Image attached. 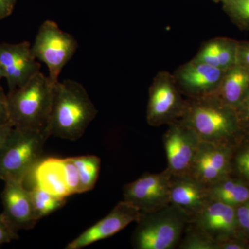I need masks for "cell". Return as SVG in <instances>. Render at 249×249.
<instances>
[{
  "instance_id": "34",
  "label": "cell",
  "mask_w": 249,
  "mask_h": 249,
  "mask_svg": "<svg viewBox=\"0 0 249 249\" xmlns=\"http://www.w3.org/2000/svg\"><path fill=\"white\" fill-rule=\"evenodd\" d=\"M2 78H4V75H3L2 70H1V67H0V80Z\"/></svg>"
},
{
  "instance_id": "35",
  "label": "cell",
  "mask_w": 249,
  "mask_h": 249,
  "mask_svg": "<svg viewBox=\"0 0 249 249\" xmlns=\"http://www.w3.org/2000/svg\"><path fill=\"white\" fill-rule=\"evenodd\" d=\"M212 1L214 3H219L220 2L221 0H212Z\"/></svg>"
},
{
  "instance_id": "25",
  "label": "cell",
  "mask_w": 249,
  "mask_h": 249,
  "mask_svg": "<svg viewBox=\"0 0 249 249\" xmlns=\"http://www.w3.org/2000/svg\"><path fill=\"white\" fill-rule=\"evenodd\" d=\"M61 162L65 183L70 195L79 194L80 178L76 165L71 157L61 159Z\"/></svg>"
},
{
  "instance_id": "20",
  "label": "cell",
  "mask_w": 249,
  "mask_h": 249,
  "mask_svg": "<svg viewBox=\"0 0 249 249\" xmlns=\"http://www.w3.org/2000/svg\"><path fill=\"white\" fill-rule=\"evenodd\" d=\"M211 200L237 207L249 201V188L243 181L229 176L209 186Z\"/></svg>"
},
{
  "instance_id": "14",
  "label": "cell",
  "mask_w": 249,
  "mask_h": 249,
  "mask_svg": "<svg viewBox=\"0 0 249 249\" xmlns=\"http://www.w3.org/2000/svg\"><path fill=\"white\" fill-rule=\"evenodd\" d=\"M141 211L124 200L99 222L93 224L65 247L66 249H80L94 242L115 235L132 222L138 221Z\"/></svg>"
},
{
  "instance_id": "6",
  "label": "cell",
  "mask_w": 249,
  "mask_h": 249,
  "mask_svg": "<svg viewBox=\"0 0 249 249\" xmlns=\"http://www.w3.org/2000/svg\"><path fill=\"white\" fill-rule=\"evenodd\" d=\"M78 42L73 36L62 31L57 23L47 20L38 29L31 53L37 60L46 64L49 77L59 81L60 72L76 53Z\"/></svg>"
},
{
  "instance_id": "4",
  "label": "cell",
  "mask_w": 249,
  "mask_h": 249,
  "mask_svg": "<svg viewBox=\"0 0 249 249\" xmlns=\"http://www.w3.org/2000/svg\"><path fill=\"white\" fill-rule=\"evenodd\" d=\"M191 217L173 205L152 212H141L132 243L136 249L178 248Z\"/></svg>"
},
{
  "instance_id": "11",
  "label": "cell",
  "mask_w": 249,
  "mask_h": 249,
  "mask_svg": "<svg viewBox=\"0 0 249 249\" xmlns=\"http://www.w3.org/2000/svg\"><path fill=\"white\" fill-rule=\"evenodd\" d=\"M232 159L230 144L201 141L189 174L206 186H211L229 176Z\"/></svg>"
},
{
  "instance_id": "3",
  "label": "cell",
  "mask_w": 249,
  "mask_h": 249,
  "mask_svg": "<svg viewBox=\"0 0 249 249\" xmlns=\"http://www.w3.org/2000/svg\"><path fill=\"white\" fill-rule=\"evenodd\" d=\"M181 119L203 142L230 144L229 140L242 130L235 108L224 103L217 94L187 98L186 111Z\"/></svg>"
},
{
  "instance_id": "27",
  "label": "cell",
  "mask_w": 249,
  "mask_h": 249,
  "mask_svg": "<svg viewBox=\"0 0 249 249\" xmlns=\"http://www.w3.org/2000/svg\"><path fill=\"white\" fill-rule=\"evenodd\" d=\"M237 229L240 228L249 235V201L235 207Z\"/></svg>"
},
{
  "instance_id": "30",
  "label": "cell",
  "mask_w": 249,
  "mask_h": 249,
  "mask_svg": "<svg viewBox=\"0 0 249 249\" xmlns=\"http://www.w3.org/2000/svg\"><path fill=\"white\" fill-rule=\"evenodd\" d=\"M237 63L249 70V41H239Z\"/></svg>"
},
{
  "instance_id": "32",
  "label": "cell",
  "mask_w": 249,
  "mask_h": 249,
  "mask_svg": "<svg viewBox=\"0 0 249 249\" xmlns=\"http://www.w3.org/2000/svg\"><path fill=\"white\" fill-rule=\"evenodd\" d=\"M16 0H0V19H4L12 14Z\"/></svg>"
},
{
  "instance_id": "16",
  "label": "cell",
  "mask_w": 249,
  "mask_h": 249,
  "mask_svg": "<svg viewBox=\"0 0 249 249\" xmlns=\"http://www.w3.org/2000/svg\"><path fill=\"white\" fill-rule=\"evenodd\" d=\"M170 204L194 217L211 201L209 186L190 174L174 176L170 183Z\"/></svg>"
},
{
  "instance_id": "28",
  "label": "cell",
  "mask_w": 249,
  "mask_h": 249,
  "mask_svg": "<svg viewBox=\"0 0 249 249\" xmlns=\"http://www.w3.org/2000/svg\"><path fill=\"white\" fill-rule=\"evenodd\" d=\"M18 232L10 227L4 218L0 214V245L18 240Z\"/></svg>"
},
{
  "instance_id": "31",
  "label": "cell",
  "mask_w": 249,
  "mask_h": 249,
  "mask_svg": "<svg viewBox=\"0 0 249 249\" xmlns=\"http://www.w3.org/2000/svg\"><path fill=\"white\" fill-rule=\"evenodd\" d=\"M10 124L7 95L5 94L0 86V126Z\"/></svg>"
},
{
  "instance_id": "22",
  "label": "cell",
  "mask_w": 249,
  "mask_h": 249,
  "mask_svg": "<svg viewBox=\"0 0 249 249\" xmlns=\"http://www.w3.org/2000/svg\"><path fill=\"white\" fill-rule=\"evenodd\" d=\"M30 192L37 220L61 209L67 202L66 198L53 196L37 186L33 187Z\"/></svg>"
},
{
  "instance_id": "17",
  "label": "cell",
  "mask_w": 249,
  "mask_h": 249,
  "mask_svg": "<svg viewBox=\"0 0 249 249\" xmlns=\"http://www.w3.org/2000/svg\"><path fill=\"white\" fill-rule=\"evenodd\" d=\"M239 40L217 37L205 41L193 60L227 71L237 63Z\"/></svg>"
},
{
  "instance_id": "2",
  "label": "cell",
  "mask_w": 249,
  "mask_h": 249,
  "mask_svg": "<svg viewBox=\"0 0 249 249\" xmlns=\"http://www.w3.org/2000/svg\"><path fill=\"white\" fill-rule=\"evenodd\" d=\"M57 83L40 71L20 88L9 91L8 107L13 127L45 131Z\"/></svg>"
},
{
  "instance_id": "10",
  "label": "cell",
  "mask_w": 249,
  "mask_h": 249,
  "mask_svg": "<svg viewBox=\"0 0 249 249\" xmlns=\"http://www.w3.org/2000/svg\"><path fill=\"white\" fill-rule=\"evenodd\" d=\"M225 72L192 59L180 65L173 75L183 96L193 99L217 94Z\"/></svg>"
},
{
  "instance_id": "24",
  "label": "cell",
  "mask_w": 249,
  "mask_h": 249,
  "mask_svg": "<svg viewBox=\"0 0 249 249\" xmlns=\"http://www.w3.org/2000/svg\"><path fill=\"white\" fill-rule=\"evenodd\" d=\"M222 9L241 30L249 31V0H221Z\"/></svg>"
},
{
  "instance_id": "23",
  "label": "cell",
  "mask_w": 249,
  "mask_h": 249,
  "mask_svg": "<svg viewBox=\"0 0 249 249\" xmlns=\"http://www.w3.org/2000/svg\"><path fill=\"white\" fill-rule=\"evenodd\" d=\"M178 248L180 249H218L216 241L201 231L192 223L187 225Z\"/></svg>"
},
{
  "instance_id": "18",
  "label": "cell",
  "mask_w": 249,
  "mask_h": 249,
  "mask_svg": "<svg viewBox=\"0 0 249 249\" xmlns=\"http://www.w3.org/2000/svg\"><path fill=\"white\" fill-rule=\"evenodd\" d=\"M31 173L34 175L35 186L59 197L71 196L65 183L61 159L52 157L40 160Z\"/></svg>"
},
{
  "instance_id": "13",
  "label": "cell",
  "mask_w": 249,
  "mask_h": 249,
  "mask_svg": "<svg viewBox=\"0 0 249 249\" xmlns=\"http://www.w3.org/2000/svg\"><path fill=\"white\" fill-rule=\"evenodd\" d=\"M4 183L1 195L4 209L1 215L16 231L33 229L38 220L30 190L22 181H7Z\"/></svg>"
},
{
  "instance_id": "15",
  "label": "cell",
  "mask_w": 249,
  "mask_h": 249,
  "mask_svg": "<svg viewBox=\"0 0 249 249\" xmlns=\"http://www.w3.org/2000/svg\"><path fill=\"white\" fill-rule=\"evenodd\" d=\"M217 243L232 238L237 232L235 208L211 200L191 222Z\"/></svg>"
},
{
  "instance_id": "29",
  "label": "cell",
  "mask_w": 249,
  "mask_h": 249,
  "mask_svg": "<svg viewBox=\"0 0 249 249\" xmlns=\"http://www.w3.org/2000/svg\"><path fill=\"white\" fill-rule=\"evenodd\" d=\"M235 109L242 130L249 129V96Z\"/></svg>"
},
{
  "instance_id": "5",
  "label": "cell",
  "mask_w": 249,
  "mask_h": 249,
  "mask_svg": "<svg viewBox=\"0 0 249 249\" xmlns=\"http://www.w3.org/2000/svg\"><path fill=\"white\" fill-rule=\"evenodd\" d=\"M45 131L13 127L0 152V181L24 182L40 160Z\"/></svg>"
},
{
  "instance_id": "7",
  "label": "cell",
  "mask_w": 249,
  "mask_h": 249,
  "mask_svg": "<svg viewBox=\"0 0 249 249\" xmlns=\"http://www.w3.org/2000/svg\"><path fill=\"white\" fill-rule=\"evenodd\" d=\"M186 106L187 98L178 89L173 73H157L149 88L146 111L149 125L159 127L182 119Z\"/></svg>"
},
{
  "instance_id": "33",
  "label": "cell",
  "mask_w": 249,
  "mask_h": 249,
  "mask_svg": "<svg viewBox=\"0 0 249 249\" xmlns=\"http://www.w3.org/2000/svg\"><path fill=\"white\" fill-rule=\"evenodd\" d=\"M12 124H7L4 125L0 126V152L4 146L5 142L7 139L8 136L13 128Z\"/></svg>"
},
{
  "instance_id": "26",
  "label": "cell",
  "mask_w": 249,
  "mask_h": 249,
  "mask_svg": "<svg viewBox=\"0 0 249 249\" xmlns=\"http://www.w3.org/2000/svg\"><path fill=\"white\" fill-rule=\"evenodd\" d=\"M234 163L238 175L249 181V146L237 152Z\"/></svg>"
},
{
  "instance_id": "9",
  "label": "cell",
  "mask_w": 249,
  "mask_h": 249,
  "mask_svg": "<svg viewBox=\"0 0 249 249\" xmlns=\"http://www.w3.org/2000/svg\"><path fill=\"white\" fill-rule=\"evenodd\" d=\"M168 125L163 135L168 160L166 169L174 176L189 174L201 140L181 119Z\"/></svg>"
},
{
  "instance_id": "19",
  "label": "cell",
  "mask_w": 249,
  "mask_h": 249,
  "mask_svg": "<svg viewBox=\"0 0 249 249\" xmlns=\"http://www.w3.org/2000/svg\"><path fill=\"white\" fill-rule=\"evenodd\" d=\"M217 95L231 107L240 106L249 96V69L236 63L227 70Z\"/></svg>"
},
{
  "instance_id": "8",
  "label": "cell",
  "mask_w": 249,
  "mask_h": 249,
  "mask_svg": "<svg viewBox=\"0 0 249 249\" xmlns=\"http://www.w3.org/2000/svg\"><path fill=\"white\" fill-rule=\"evenodd\" d=\"M171 173L165 169L160 173H145L124 187V201L141 212L157 211L170 204Z\"/></svg>"
},
{
  "instance_id": "12",
  "label": "cell",
  "mask_w": 249,
  "mask_h": 249,
  "mask_svg": "<svg viewBox=\"0 0 249 249\" xmlns=\"http://www.w3.org/2000/svg\"><path fill=\"white\" fill-rule=\"evenodd\" d=\"M31 47L27 41L0 43V67L9 91L20 88L40 72L41 65L31 53Z\"/></svg>"
},
{
  "instance_id": "21",
  "label": "cell",
  "mask_w": 249,
  "mask_h": 249,
  "mask_svg": "<svg viewBox=\"0 0 249 249\" xmlns=\"http://www.w3.org/2000/svg\"><path fill=\"white\" fill-rule=\"evenodd\" d=\"M80 178V193L92 190L97 181L101 168V159L97 156L87 155L71 157Z\"/></svg>"
},
{
  "instance_id": "1",
  "label": "cell",
  "mask_w": 249,
  "mask_h": 249,
  "mask_svg": "<svg viewBox=\"0 0 249 249\" xmlns=\"http://www.w3.org/2000/svg\"><path fill=\"white\" fill-rule=\"evenodd\" d=\"M97 114L83 85L71 79L58 81L45 133L49 137L78 140Z\"/></svg>"
}]
</instances>
